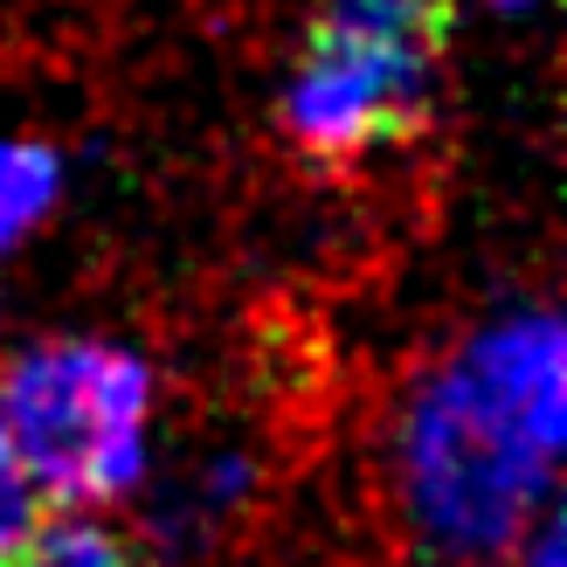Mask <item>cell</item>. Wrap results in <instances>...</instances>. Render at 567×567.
Segmentation results:
<instances>
[{"label":"cell","instance_id":"cell-1","mask_svg":"<svg viewBox=\"0 0 567 567\" xmlns=\"http://www.w3.org/2000/svg\"><path fill=\"white\" fill-rule=\"evenodd\" d=\"M567 450V332L547 305L498 311L409 388L394 430L402 519L443 560L513 554Z\"/></svg>","mask_w":567,"mask_h":567},{"label":"cell","instance_id":"cell-2","mask_svg":"<svg viewBox=\"0 0 567 567\" xmlns=\"http://www.w3.org/2000/svg\"><path fill=\"white\" fill-rule=\"evenodd\" d=\"M443 42V0H326L284 76V138L305 159L347 166L422 132Z\"/></svg>","mask_w":567,"mask_h":567},{"label":"cell","instance_id":"cell-3","mask_svg":"<svg viewBox=\"0 0 567 567\" xmlns=\"http://www.w3.org/2000/svg\"><path fill=\"white\" fill-rule=\"evenodd\" d=\"M0 422L42 498H125L153 457V367L111 339H42L0 374Z\"/></svg>","mask_w":567,"mask_h":567},{"label":"cell","instance_id":"cell-4","mask_svg":"<svg viewBox=\"0 0 567 567\" xmlns=\"http://www.w3.org/2000/svg\"><path fill=\"white\" fill-rule=\"evenodd\" d=\"M63 194V166L35 138H0V257L42 229V215Z\"/></svg>","mask_w":567,"mask_h":567},{"label":"cell","instance_id":"cell-5","mask_svg":"<svg viewBox=\"0 0 567 567\" xmlns=\"http://www.w3.org/2000/svg\"><path fill=\"white\" fill-rule=\"evenodd\" d=\"M14 567H138V554L97 519H49L28 533Z\"/></svg>","mask_w":567,"mask_h":567},{"label":"cell","instance_id":"cell-6","mask_svg":"<svg viewBox=\"0 0 567 567\" xmlns=\"http://www.w3.org/2000/svg\"><path fill=\"white\" fill-rule=\"evenodd\" d=\"M35 526H42V492H35V477H28L21 450L8 443V422H0V567L21 560Z\"/></svg>","mask_w":567,"mask_h":567},{"label":"cell","instance_id":"cell-7","mask_svg":"<svg viewBox=\"0 0 567 567\" xmlns=\"http://www.w3.org/2000/svg\"><path fill=\"white\" fill-rule=\"evenodd\" d=\"M513 567H567V533H560V519H533L526 533H519V547H513Z\"/></svg>","mask_w":567,"mask_h":567},{"label":"cell","instance_id":"cell-8","mask_svg":"<svg viewBox=\"0 0 567 567\" xmlns=\"http://www.w3.org/2000/svg\"><path fill=\"white\" fill-rule=\"evenodd\" d=\"M485 8H505V14H519V8H533V0H485Z\"/></svg>","mask_w":567,"mask_h":567}]
</instances>
